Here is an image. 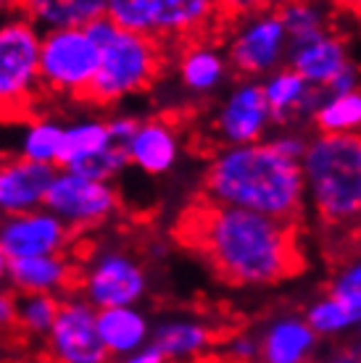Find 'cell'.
Listing matches in <instances>:
<instances>
[{"instance_id":"obj_12","label":"cell","mask_w":361,"mask_h":363,"mask_svg":"<svg viewBox=\"0 0 361 363\" xmlns=\"http://www.w3.org/2000/svg\"><path fill=\"white\" fill-rule=\"evenodd\" d=\"M214 135L219 145H251L266 140L271 129V116L264 100L259 79H240L225 92L214 113Z\"/></svg>"},{"instance_id":"obj_18","label":"cell","mask_w":361,"mask_h":363,"mask_svg":"<svg viewBox=\"0 0 361 363\" xmlns=\"http://www.w3.org/2000/svg\"><path fill=\"white\" fill-rule=\"evenodd\" d=\"M256 337V363H311L319 347V337L298 313H280L269 318Z\"/></svg>"},{"instance_id":"obj_17","label":"cell","mask_w":361,"mask_h":363,"mask_svg":"<svg viewBox=\"0 0 361 363\" xmlns=\"http://www.w3.org/2000/svg\"><path fill=\"white\" fill-rule=\"evenodd\" d=\"M53 166L32 164L18 155H0V218L43 208Z\"/></svg>"},{"instance_id":"obj_24","label":"cell","mask_w":361,"mask_h":363,"mask_svg":"<svg viewBox=\"0 0 361 363\" xmlns=\"http://www.w3.org/2000/svg\"><path fill=\"white\" fill-rule=\"evenodd\" d=\"M111 145L114 143H111L106 118H98V116L77 118V121L63 127L58 169H72L74 164H80V161L90 158V155L103 153Z\"/></svg>"},{"instance_id":"obj_26","label":"cell","mask_w":361,"mask_h":363,"mask_svg":"<svg viewBox=\"0 0 361 363\" xmlns=\"http://www.w3.org/2000/svg\"><path fill=\"white\" fill-rule=\"evenodd\" d=\"M277 16L285 27L290 48L303 45L330 32V11L325 0H282Z\"/></svg>"},{"instance_id":"obj_30","label":"cell","mask_w":361,"mask_h":363,"mask_svg":"<svg viewBox=\"0 0 361 363\" xmlns=\"http://www.w3.org/2000/svg\"><path fill=\"white\" fill-rule=\"evenodd\" d=\"M327 295L338 300L356 321H361V264H359V258H353V261L343 264L338 272H335Z\"/></svg>"},{"instance_id":"obj_31","label":"cell","mask_w":361,"mask_h":363,"mask_svg":"<svg viewBox=\"0 0 361 363\" xmlns=\"http://www.w3.org/2000/svg\"><path fill=\"white\" fill-rule=\"evenodd\" d=\"M124 169H126L124 150H122L119 145H111V147H106L103 153L90 155V158H85V161H80V164H74L72 169H66V172H74V174H80V177H87V179L114 182Z\"/></svg>"},{"instance_id":"obj_36","label":"cell","mask_w":361,"mask_h":363,"mask_svg":"<svg viewBox=\"0 0 361 363\" xmlns=\"http://www.w3.org/2000/svg\"><path fill=\"white\" fill-rule=\"evenodd\" d=\"M16 327V292L11 287H0V335Z\"/></svg>"},{"instance_id":"obj_11","label":"cell","mask_w":361,"mask_h":363,"mask_svg":"<svg viewBox=\"0 0 361 363\" xmlns=\"http://www.w3.org/2000/svg\"><path fill=\"white\" fill-rule=\"evenodd\" d=\"M98 311L82 295H63L50 332L45 335L53 363H109V353L95 327Z\"/></svg>"},{"instance_id":"obj_13","label":"cell","mask_w":361,"mask_h":363,"mask_svg":"<svg viewBox=\"0 0 361 363\" xmlns=\"http://www.w3.org/2000/svg\"><path fill=\"white\" fill-rule=\"evenodd\" d=\"M74 232L48 208L24 211L0 218V250L11 261L32 255L69 253Z\"/></svg>"},{"instance_id":"obj_10","label":"cell","mask_w":361,"mask_h":363,"mask_svg":"<svg viewBox=\"0 0 361 363\" xmlns=\"http://www.w3.org/2000/svg\"><path fill=\"white\" fill-rule=\"evenodd\" d=\"M288 50V35L277 9H264L240 16L235 32L230 35L225 55L230 72L240 74V79H262L285 66Z\"/></svg>"},{"instance_id":"obj_14","label":"cell","mask_w":361,"mask_h":363,"mask_svg":"<svg viewBox=\"0 0 361 363\" xmlns=\"http://www.w3.org/2000/svg\"><path fill=\"white\" fill-rule=\"evenodd\" d=\"M259 84L269 108L271 127H301V121H311L316 106L327 98L325 90L311 87L288 64L262 77Z\"/></svg>"},{"instance_id":"obj_41","label":"cell","mask_w":361,"mask_h":363,"mask_svg":"<svg viewBox=\"0 0 361 363\" xmlns=\"http://www.w3.org/2000/svg\"><path fill=\"white\" fill-rule=\"evenodd\" d=\"M338 3H340L343 9H359V3H361V0H338Z\"/></svg>"},{"instance_id":"obj_22","label":"cell","mask_w":361,"mask_h":363,"mask_svg":"<svg viewBox=\"0 0 361 363\" xmlns=\"http://www.w3.org/2000/svg\"><path fill=\"white\" fill-rule=\"evenodd\" d=\"M95 327L109 358L122 361L124 355L151 342L153 321L140 306H117V308H100L95 316Z\"/></svg>"},{"instance_id":"obj_7","label":"cell","mask_w":361,"mask_h":363,"mask_svg":"<svg viewBox=\"0 0 361 363\" xmlns=\"http://www.w3.org/2000/svg\"><path fill=\"white\" fill-rule=\"evenodd\" d=\"M77 290L92 308L140 306L151 290V274L143 258L122 245L98 247L77 269Z\"/></svg>"},{"instance_id":"obj_35","label":"cell","mask_w":361,"mask_h":363,"mask_svg":"<svg viewBox=\"0 0 361 363\" xmlns=\"http://www.w3.org/2000/svg\"><path fill=\"white\" fill-rule=\"evenodd\" d=\"M271 3H274V0H219L222 13H225V16H232V18H240V16H245V13H256V11L271 9Z\"/></svg>"},{"instance_id":"obj_37","label":"cell","mask_w":361,"mask_h":363,"mask_svg":"<svg viewBox=\"0 0 361 363\" xmlns=\"http://www.w3.org/2000/svg\"><path fill=\"white\" fill-rule=\"evenodd\" d=\"M122 363H169L163 358V353L153 342H145L143 347H137L135 353H129L122 358Z\"/></svg>"},{"instance_id":"obj_34","label":"cell","mask_w":361,"mask_h":363,"mask_svg":"<svg viewBox=\"0 0 361 363\" xmlns=\"http://www.w3.org/2000/svg\"><path fill=\"white\" fill-rule=\"evenodd\" d=\"M137 124H140V116H132V113H114L111 118H106V127H109L111 143L119 147H124L132 135H135Z\"/></svg>"},{"instance_id":"obj_42","label":"cell","mask_w":361,"mask_h":363,"mask_svg":"<svg viewBox=\"0 0 361 363\" xmlns=\"http://www.w3.org/2000/svg\"><path fill=\"white\" fill-rule=\"evenodd\" d=\"M180 363H214L208 355H200V358H188V361H180Z\"/></svg>"},{"instance_id":"obj_23","label":"cell","mask_w":361,"mask_h":363,"mask_svg":"<svg viewBox=\"0 0 361 363\" xmlns=\"http://www.w3.org/2000/svg\"><path fill=\"white\" fill-rule=\"evenodd\" d=\"M18 16L32 21L40 32L66 27H87L106 16V0H16Z\"/></svg>"},{"instance_id":"obj_38","label":"cell","mask_w":361,"mask_h":363,"mask_svg":"<svg viewBox=\"0 0 361 363\" xmlns=\"http://www.w3.org/2000/svg\"><path fill=\"white\" fill-rule=\"evenodd\" d=\"M325 363H361L359 361V350L356 347H345V350H338L327 358Z\"/></svg>"},{"instance_id":"obj_19","label":"cell","mask_w":361,"mask_h":363,"mask_svg":"<svg viewBox=\"0 0 361 363\" xmlns=\"http://www.w3.org/2000/svg\"><path fill=\"white\" fill-rule=\"evenodd\" d=\"M77 269L80 266L69 258V253L16 258L9 266V284L16 295L45 292L63 298L77 290Z\"/></svg>"},{"instance_id":"obj_9","label":"cell","mask_w":361,"mask_h":363,"mask_svg":"<svg viewBox=\"0 0 361 363\" xmlns=\"http://www.w3.org/2000/svg\"><path fill=\"white\" fill-rule=\"evenodd\" d=\"M43 208L61 218L77 235V232L109 224L122 211V195L114 187V182L87 179L66 169H55L53 179L48 184Z\"/></svg>"},{"instance_id":"obj_40","label":"cell","mask_w":361,"mask_h":363,"mask_svg":"<svg viewBox=\"0 0 361 363\" xmlns=\"http://www.w3.org/2000/svg\"><path fill=\"white\" fill-rule=\"evenodd\" d=\"M16 9V0H0V16H9Z\"/></svg>"},{"instance_id":"obj_6","label":"cell","mask_w":361,"mask_h":363,"mask_svg":"<svg viewBox=\"0 0 361 363\" xmlns=\"http://www.w3.org/2000/svg\"><path fill=\"white\" fill-rule=\"evenodd\" d=\"M43 32L16 11L0 21V121L29 118L40 90Z\"/></svg>"},{"instance_id":"obj_3","label":"cell","mask_w":361,"mask_h":363,"mask_svg":"<svg viewBox=\"0 0 361 363\" xmlns=\"http://www.w3.org/2000/svg\"><path fill=\"white\" fill-rule=\"evenodd\" d=\"M85 29L98 45V69L82 103L111 108L158 82L166 64V48L156 40L122 29L109 16L95 18Z\"/></svg>"},{"instance_id":"obj_16","label":"cell","mask_w":361,"mask_h":363,"mask_svg":"<svg viewBox=\"0 0 361 363\" xmlns=\"http://www.w3.org/2000/svg\"><path fill=\"white\" fill-rule=\"evenodd\" d=\"M285 64L296 74H301L311 87L325 90L327 95V87L343 72L356 66V61H353L345 37H340L338 32L330 29V32L319 35L316 40H308L303 45L290 48Z\"/></svg>"},{"instance_id":"obj_15","label":"cell","mask_w":361,"mask_h":363,"mask_svg":"<svg viewBox=\"0 0 361 363\" xmlns=\"http://www.w3.org/2000/svg\"><path fill=\"white\" fill-rule=\"evenodd\" d=\"M122 150L126 155V166H135L148 177H163L180 164L182 135L169 118H140L132 140Z\"/></svg>"},{"instance_id":"obj_1","label":"cell","mask_w":361,"mask_h":363,"mask_svg":"<svg viewBox=\"0 0 361 363\" xmlns=\"http://www.w3.org/2000/svg\"><path fill=\"white\" fill-rule=\"evenodd\" d=\"M180 229L219 279L235 287L277 284L303 269L296 221L206 200L185 213Z\"/></svg>"},{"instance_id":"obj_2","label":"cell","mask_w":361,"mask_h":363,"mask_svg":"<svg viewBox=\"0 0 361 363\" xmlns=\"http://www.w3.org/2000/svg\"><path fill=\"white\" fill-rule=\"evenodd\" d=\"M208 203L298 221L306 208L301 161L282 155L269 140L219 147L203 172Z\"/></svg>"},{"instance_id":"obj_20","label":"cell","mask_w":361,"mask_h":363,"mask_svg":"<svg viewBox=\"0 0 361 363\" xmlns=\"http://www.w3.org/2000/svg\"><path fill=\"white\" fill-rule=\"evenodd\" d=\"M177 77L193 98H208L230 79V64L222 48L208 40H190L177 50Z\"/></svg>"},{"instance_id":"obj_28","label":"cell","mask_w":361,"mask_h":363,"mask_svg":"<svg viewBox=\"0 0 361 363\" xmlns=\"http://www.w3.org/2000/svg\"><path fill=\"white\" fill-rule=\"evenodd\" d=\"M303 321L311 327V332H314L319 340L343 337V335H348L351 329L359 327V321H356L338 300L330 298V295H322V298L311 300L306 313H303Z\"/></svg>"},{"instance_id":"obj_39","label":"cell","mask_w":361,"mask_h":363,"mask_svg":"<svg viewBox=\"0 0 361 363\" xmlns=\"http://www.w3.org/2000/svg\"><path fill=\"white\" fill-rule=\"evenodd\" d=\"M9 266H11V258L0 250V287L9 284Z\"/></svg>"},{"instance_id":"obj_27","label":"cell","mask_w":361,"mask_h":363,"mask_svg":"<svg viewBox=\"0 0 361 363\" xmlns=\"http://www.w3.org/2000/svg\"><path fill=\"white\" fill-rule=\"evenodd\" d=\"M316 135H359L361 129V92L327 95L311 113Z\"/></svg>"},{"instance_id":"obj_4","label":"cell","mask_w":361,"mask_h":363,"mask_svg":"<svg viewBox=\"0 0 361 363\" xmlns=\"http://www.w3.org/2000/svg\"><path fill=\"white\" fill-rule=\"evenodd\" d=\"M306 203L327 227H351L361 216V137L311 135L301 158Z\"/></svg>"},{"instance_id":"obj_33","label":"cell","mask_w":361,"mask_h":363,"mask_svg":"<svg viewBox=\"0 0 361 363\" xmlns=\"http://www.w3.org/2000/svg\"><path fill=\"white\" fill-rule=\"evenodd\" d=\"M225 353L230 363H256L259 358V337L253 332H237L225 342Z\"/></svg>"},{"instance_id":"obj_32","label":"cell","mask_w":361,"mask_h":363,"mask_svg":"<svg viewBox=\"0 0 361 363\" xmlns=\"http://www.w3.org/2000/svg\"><path fill=\"white\" fill-rule=\"evenodd\" d=\"M308 137L301 127H277L274 135H266L271 147H277L282 155H288L293 161H301L303 153H306V145H308Z\"/></svg>"},{"instance_id":"obj_5","label":"cell","mask_w":361,"mask_h":363,"mask_svg":"<svg viewBox=\"0 0 361 363\" xmlns=\"http://www.w3.org/2000/svg\"><path fill=\"white\" fill-rule=\"evenodd\" d=\"M106 16L163 48L203 40L219 24V0H106Z\"/></svg>"},{"instance_id":"obj_29","label":"cell","mask_w":361,"mask_h":363,"mask_svg":"<svg viewBox=\"0 0 361 363\" xmlns=\"http://www.w3.org/2000/svg\"><path fill=\"white\" fill-rule=\"evenodd\" d=\"M61 308V298L45 292H27L16 295V327H21L32 337H45Z\"/></svg>"},{"instance_id":"obj_21","label":"cell","mask_w":361,"mask_h":363,"mask_svg":"<svg viewBox=\"0 0 361 363\" xmlns=\"http://www.w3.org/2000/svg\"><path fill=\"white\" fill-rule=\"evenodd\" d=\"M214 340H217V332L211 329L208 321L195 316H182V313L163 316L151 329V342L161 350L169 363L208 355V350L214 347Z\"/></svg>"},{"instance_id":"obj_8","label":"cell","mask_w":361,"mask_h":363,"mask_svg":"<svg viewBox=\"0 0 361 363\" xmlns=\"http://www.w3.org/2000/svg\"><path fill=\"white\" fill-rule=\"evenodd\" d=\"M98 69V45L85 27L48 29L40 37V90L82 100Z\"/></svg>"},{"instance_id":"obj_25","label":"cell","mask_w":361,"mask_h":363,"mask_svg":"<svg viewBox=\"0 0 361 363\" xmlns=\"http://www.w3.org/2000/svg\"><path fill=\"white\" fill-rule=\"evenodd\" d=\"M63 127L58 118L50 116H29L21 135H18L16 155L32 164L53 166L58 169V155H61Z\"/></svg>"}]
</instances>
